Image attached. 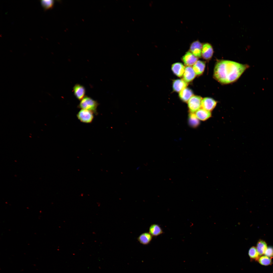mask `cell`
<instances>
[{
    "mask_svg": "<svg viewBox=\"0 0 273 273\" xmlns=\"http://www.w3.org/2000/svg\"><path fill=\"white\" fill-rule=\"evenodd\" d=\"M265 255L268 257H273V247L269 246L267 247L264 254Z\"/></svg>",
    "mask_w": 273,
    "mask_h": 273,
    "instance_id": "cell-23",
    "label": "cell"
},
{
    "mask_svg": "<svg viewBox=\"0 0 273 273\" xmlns=\"http://www.w3.org/2000/svg\"><path fill=\"white\" fill-rule=\"evenodd\" d=\"M258 261L261 264L265 266L269 265L271 263V259L269 257L265 256H263L260 257Z\"/></svg>",
    "mask_w": 273,
    "mask_h": 273,
    "instance_id": "cell-22",
    "label": "cell"
},
{
    "mask_svg": "<svg viewBox=\"0 0 273 273\" xmlns=\"http://www.w3.org/2000/svg\"><path fill=\"white\" fill-rule=\"evenodd\" d=\"M205 67L204 61L198 60L193 65V68L196 75H200L203 73Z\"/></svg>",
    "mask_w": 273,
    "mask_h": 273,
    "instance_id": "cell-16",
    "label": "cell"
},
{
    "mask_svg": "<svg viewBox=\"0 0 273 273\" xmlns=\"http://www.w3.org/2000/svg\"><path fill=\"white\" fill-rule=\"evenodd\" d=\"M188 120V124L191 127L196 128L198 127L200 124L199 120L194 113H189Z\"/></svg>",
    "mask_w": 273,
    "mask_h": 273,
    "instance_id": "cell-17",
    "label": "cell"
},
{
    "mask_svg": "<svg viewBox=\"0 0 273 273\" xmlns=\"http://www.w3.org/2000/svg\"><path fill=\"white\" fill-rule=\"evenodd\" d=\"M149 233L152 236H157L163 234V232L159 225L153 224L149 227Z\"/></svg>",
    "mask_w": 273,
    "mask_h": 273,
    "instance_id": "cell-18",
    "label": "cell"
},
{
    "mask_svg": "<svg viewBox=\"0 0 273 273\" xmlns=\"http://www.w3.org/2000/svg\"><path fill=\"white\" fill-rule=\"evenodd\" d=\"M202 47V44L199 41H195L191 44L190 51L195 56L200 58L201 56Z\"/></svg>",
    "mask_w": 273,
    "mask_h": 273,
    "instance_id": "cell-5",
    "label": "cell"
},
{
    "mask_svg": "<svg viewBox=\"0 0 273 273\" xmlns=\"http://www.w3.org/2000/svg\"><path fill=\"white\" fill-rule=\"evenodd\" d=\"M94 114L92 111L84 109H81L78 113L77 116L81 122L85 123H91L94 118Z\"/></svg>",
    "mask_w": 273,
    "mask_h": 273,
    "instance_id": "cell-4",
    "label": "cell"
},
{
    "mask_svg": "<svg viewBox=\"0 0 273 273\" xmlns=\"http://www.w3.org/2000/svg\"><path fill=\"white\" fill-rule=\"evenodd\" d=\"M202 98L199 96L193 95L188 102L189 113H195L200 109Z\"/></svg>",
    "mask_w": 273,
    "mask_h": 273,
    "instance_id": "cell-3",
    "label": "cell"
},
{
    "mask_svg": "<svg viewBox=\"0 0 273 273\" xmlns=\"http://www.w3.org/2000/svg\"><path fill=\"white\" fill-rule=\"evenodd\" d=\"M153 236L148 232H145L141 234L138 238L137 239L141 244L146 245L148 244L151 241Z\"/></svg>",
    "mask_w": 273,
    "mask_h": 273,
    "instance_id": "cell-15",
    "label": "cell"
},
{
    "mask_svg": "<svg viewBox=\"0 0 273 273\" xmlns=\"http://www.w3.org/2000/svg\"><path fill=\"white\" fill-rule=\"evenodd\" d=\"M193 94L192 90L188 88H186L179 92V97L180 99L185 103L188 102L190 99L193 96Z\"/></svg>",
    "mask_w": 273,
    "mask_h": 273,
    "instance_id": "cell-12",
    "label": "cell"
},
{
    "mask_svg": "<svg viewBox=\"0 0 273 273\" xmlns=\"http://www.w3.org/2000/svg\"><path fill=\"white\" fill-rule=\"evenodd\" d=\"M41 6L44 11L53 8L54 3L53 0H41L40 1Z\"/></svg>",
    "mask_w": 273,
    "mask_h": 273,
    "instance_id": "cell-20",
    "label": "cell"
},
{
    "mask_svg": "<svg viewBox=\"0 0 273 273\" xmlns=\"http://www.w3.org/2000/svg\"><path fill=\"white\" fill-rule=\"evenodd\" d=\"M196 74L191 66H187L185 67L183 75V79L187 83L191 82L195 78Z\"/></svg>",
    "mask_w": 273,
    "mask_h": 273,
    "instance_id": "cell-10",
    "label": "cell"
},
{
    "mask_svg": "<svg viewBox=\"0 0 273 273\" xmlns=\"http://www.w3.org/2000/svg\"><path fill=\"white\" fill-rule=\"evenodd\" d=\"M197 118L202 121H205L210 118L211 114L210 111L206 110L202 108L197 111L195 113Z\"/></svg>",
    "mask_w": 273,
    "mask_h": 273,
    "instance_id": "cell-14",
    "label": "cell"
},
{
    "mask_svg": "<svg viewBox=\"0 0 273 273\" xmlns=\"http://www.w3.org/2000/svg\"><path fill=\"white\" fill-rule=\"evenodd\" d=\"M188 85V83L183 79H177L173 81L172 88L174 91L177 92H180L186 88Z\"/></svg>",
    "mask_w": 273,
    "mask_h": 273,
    "instance_id": "cell-11",
    "label": "cell"
},
{
    "mask_svg": "<svg viewBox=\"0 0 273 273\" xmlns=\"http://www.w3.org/2000/svg\"><path fill=\"white\" fill-rule=\"evenodd\" d=\"M73 88L74 94L78 100H81L85 96V89L83 85L77 84L74 86Z\"/></svg>",
    "mask_w": 273,
    "mask_h": 273,
    "instance_id": "cell-8",
    "label": "cell"
},
{
    "mask_svg": "<svg viewBox=\"0 0 273 273\" xmlns=\"http://www.w3.org/2000/svg\"><path fill=\"white\" fill-rule=\"evenodd\" d=\"M198 58L190 52H186L183 56L182 60L187 66H191L197 61Z\"/></svg>",
    "mask_w": 273,
    "mask_h": 273,
    "instance_id": "cell-7",
    "label": "cell"
},
{
    "mask_svg": "<svg viewBox=\"0 0 273 273\" xmlns=\"http://www.w3.org/2000/svg\"><path fill=\"white\" fill-rule=\"evenodd\" d=\"M267 248V244L264 241L260 240L257 242L256 249L259 255L264 254Z\"/></svg>",
    "mask_w": 273,
    "mask_h": 273,
    "instance_id": "cell-19",
    "label": "cell"
},
{
    "mask_svg": "<svg viewBox=\"0 0 273 273\" xmlns=\"http://www.w3.org/2000/svg\"><path fill=\"white\" fill-rule=\"evenodd\" d=\"M185 69L184 65L180 62L174 63L171 66V69L174 74L179 77H181L183 76Z\"/></svg>",
    "mask_w": 273,
    "mask_h": 273,
    "instance_id": "cell-13",
    "label": "cell"
},
{
    "mask_svg": "<svg viewBox=\"0 0 273 273\" xmlns=\"http://www.w3.org/2000/svg\"><path fill=\"white\" fill-rule=\"evenodd\" d=\"M213 53V50L212 46L209 43H206L203 45L201 56L203 58L208 60L211 58Z\"/></svg>",
    "mask_w": 273,
    "mask_h": 273,
    "instance_id": "cell-9",
    "label": "cell"
},
{
    "mask_svg": "<svg viewBox=\"0 0 273 273\" xmlns=\"http://www.w3.org/2000/svg\"><path fill=\"white\" fill-rule=\"evenodd\" d=\"M249 67L248 65L233 61L221 60L215 65L214 75L219 82L228 84L237 80Z\"/></svg>",
    "mask_w": 273,
    "mask_h": 273,
    "instance_id": "cell-1",
    "label": "cell"
},
{
    "mask_svg": "<svg viewBox=\"0 0 273 273\" xmlns=\"http://www.w3.org/2000/svg\"><path fill=\"white\" fill-rule=\"evenodd\" d=\"M216 104V101L213 99L211 98L206 97L202 99L201 107L204 109L210 111L214 108Z\"/></svg>",
    "mask_w": 273,
    "mask_h": 273,
    "instance_id": "cell-6",
    "label": "cell"
},
{
    "mask_svg": "<svg viewBox=\"0 0 273 273\" xmlns=\"http://www.w3.org/2000/svg\"><path fill=\"white\" fill-rule=\"evenodd\" d=\"M99 105L97 101L89 97L86 96L81 100L78 107L81 109H86L91 111L96 115L98 113L97 108Z\"/></svg>",
    "mask_w": 273,
    "mask_h": 273,
    "instance_id": "cell-2",
    "label": "cell"
},
{
    "mask_svg": "<svg viewBox=\"0 0 273 273\" xmlns=\"http://www.w3.org/2000/svg\"><path fill=\"white\" fill-rule=\"evenodd\" d=\"M248 254L250 258L253 259H257L259 255L256 248L254 246H252L250 248L248 251Z\"/></svg>",
    "mask_w": 273,
    "mask_h": 273,
    "instance_id": "cell-21",
    "label": "cell"
}]
</instances>
